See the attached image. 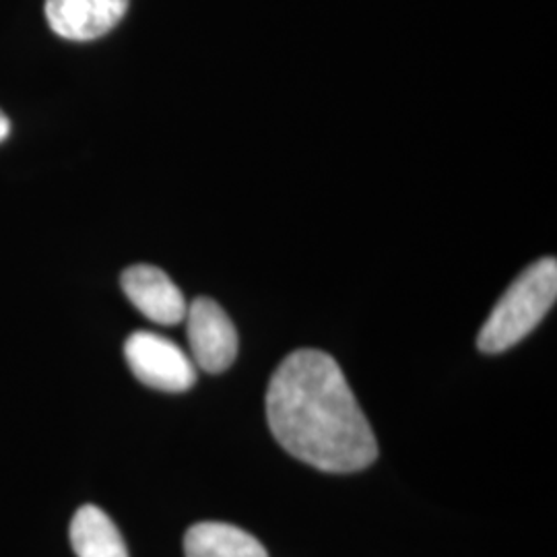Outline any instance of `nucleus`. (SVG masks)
Returning <instances> with one entry per match:
<instances>
[{
	"label": "nucleus",
	"instance_id": "1",
	"mask_svg": "<svg viewBox=\"0 0 557 557\" xmlns=\"http://www.w3.org/2000/svg\"><path fill=\"white\" fill-rule=\"evenodd\" d=\"M267 421L278 444L324 473H358L379 442L335 359L299 349L278 363L267 388Z\"/></svg>",
	"mask_w": 557,
	"mask_h": 557
},
{
	"label": "nucleus",
	"instance_id": "2",
	"mask_svg": "<svg viewBox=\"0 0 557 557\" xmlns=\"http://www.w3.org/2000/svg\"><path fill=\"white\" fill-rule=\"evenodd\" d=\"M557 298V260L531 264L499 298L478 337L483 354H502L527 337L547 317Z\"/></svg>",
	"mask_w": 557,
	"mask_h": 557
},
{
	"label": "nucleus",
	"instance_id": "3",
	"mask_svg": "<svg viewBox=\"0 0 557 557\" xmlns=\"http://www.w3.org/2000/svg\"><path fill=\"white\" fill-rule=\"evenodd\" d=\"M124 358L145 386L161 393H186L197 382V366L178 345L156 333L139 331L126 338Z\"/></svg>",
	"mask_w": 557,
	"mask_h": 557
},
{
	"label": "nucleus",
	"instance_id": "4",
	"mask_svg": "<svg viewBox=\"0 0 557 557\" xmlns=\"http://www.w3.org/2000/svg\"><path fill=\"white\" fill-rule=\"evenodd\" d=\"M193 361L209 374L225 372L238 358V331L215 299L197 298L186 308Z\"/></svg>",
	"mask_w": 557,
	"mask_h": 557
},
{
	"label": "nucleus",
	"instance_id": "5",
	"mask_svg": "<svg viewBox=\"0 0 557 557\" xmlns=\"http://www.w3.org/2000/svg\"><path fill=\"white\" fill-rule=\"evenodd\" d=\"M131 0H46L50 29L71 41H91L110 34L124 20Z\"/></svg>",
	"mask_w": 557,
	"mask_h": 557
},
{
	"label": "nucleus",
	"instance_id": "6",
	"mask_svg": "<svg viewBox=\"0 0 557 557\" xmlns=\"http://www.w3.org/2000/svg\"><path fill=\"white\" fill-rule=\"evenodd\" d=\"M120 285L140 314L158 324L174 326L186 317L188 306L178 285L153 264L128 267Z\"/></svg>",
	"mask_w": 557,
	"mask_h": 557
},
{
	"label": "nucleus",
	"instance_id": "7",
	"mask_svg": "<svg viewBox=\"0 0 557 557\" xmlns=\"http://www.w3.org/2000/svg\"><path fill=\"white\" fill-rule=\"evenodd\" d=\"M186 557H269L259 539L227 522H197L184 535Z\"/></svg>",
	"mask_w": 557,
	"mask_h": 557
},
{
	"label": "nucleus",
	"instance_id": "8",
	"mask_svg": "<svg viewBox=\"0 0 557 557\" xmlns=\"http://www.w3.org/2000/svg\"><path fill=\"white\" fill-rule=\"evenodd\" d=\"M71 545L77 557H128L119 527L98 506H81L71 522Z\"/></svg>",
	"mask_w": 557,
	"mask_h": 557
},
{
	"label": "nucleus",
	"instance_id": "9",
	"mask_svg": "<svg viewBox=\"0 0 557 557\" xmlns=\"http://www.w3.org/2000/svg\"><path fill=\"white\" fill-rule=\"evenodd\" d=\"M9 133H11V122L4 116V112L0 110V143L9 137Z\"/></svg>",
	"mask_w": 557,
	"mask_h": 557
}]
</instances>
